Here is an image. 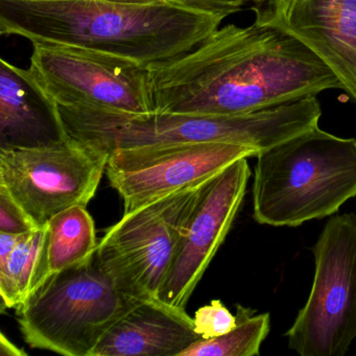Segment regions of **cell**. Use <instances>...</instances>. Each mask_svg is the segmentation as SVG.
Listing matches in <instances>:
<instances>
[{"label":"cell","mask_w":356,"mask_h":356,"mask_svg":"<svg viewBox=\"0 0 356 356\" xmlns=\"http://www.w3.org/2000/svg\"><path fill=\"white\" fill-rule=\"evenodd\" d=\"M109 157L106 149L70 136L37 145H3L0 187L36 228H43L60 212L88 205Z\"/></svg>","instance_id":"7"},{"label":"cell","mask_w":356,"mask_h":356,"mask_svg":"<svg viewBox=\"0 0 356 356\" xmlns=\"http://www.w3.org/2000/svg\"><path fill=\"white\" fill-rule=\"evenodd\" d=\"M211 179L126 212L107 229L95 260L118 293L133 302L157 299L187 220Z\"/></svg>","instance_id":"6"},{"label":"cell","mask_w":356,"mask_h":356,"mask_svg":"<svg viewBox=\"0 0 356 356\" xmlns=\"http://www.w3.org/2000/svg\"><path fill=\"white\" fill-rule=\"evenodd\" d=\"M136 302L118 293L92 259L47 279L17 308L22 337L34 349L91 356Z\"/></svg>","instance_id":"5"},{"label":"cell","mask_w":356,"mask_h":356,"mask_svg":"<svg viewBox=\"0 0 356 356\" xmlns=\"http://www.w3.org/2000/svg\"><path fill=\"white\" fill-rule=\"evenodd\" d=\"M195 331L201 339H208L226 334L236 326V316L220 300L199 308L193 318Z\"/></svg>","instance_id":"18"},{"label":"cell","mask_w":356,"mask_h":356,"mask_svg":"<svg viewBox=\"0 0 356 356\" xmlns=\"http://www.w3.org/2000/svg\"><path fill=\"white\" fill-rule=\"evenodd\" d=\"M35 229L38 228L33 225L22 207L0 187V232L24 234Z\"/></svg>","instance_id":"19"},{"label":"cell","mask_w":356,"mask_h":356,"mask_svg":"<svg viewBox=\"0 0 356 356\" xmlns=\"http://www.w3.org/2000/svg\"><path fill=\"white\" fill-rule=\"evenodd\" d=\"M254 24L301 42L356 103V0H253Z\"/></svg>","instance_id":"12"},{"label":"cell","mask_w":356,"mask_h":356,"mask_svg":"<svg viewBox=\"0 0 356 356\" xmlns=\"http://www.w3.org/2000/svg\"><path fill=\"white\" fill-rule=\"evenodd\" d=\"M253 218L299 227L332 216L356 197V139L312 129L256 156Z\"/></svg>","instance_id":"4"},{"label":"cell","mask_w":356,"mask_h":356,"mask_svg":"<svg viewBox=\"0 0 356 356\" xmlns=\"http://www.w3.org/2000/svg\"><path fill=\"white\" fill-rule=\"evenodd\" d=\"M251 177L248 158L233 162L206 184L179 241L160 291L165 303L185 308L191 293L228 235Z\"/></svg>","instance_id":"11"},{"label":"cell","mask_w":356,"mask_h":356,"mask_svg":"<svg viewBox=\"0 0 356 356\" xmlns=\"http://www.w3.org/2000/svg\"><path fill=\"white\" fill-rule=\"evenodd\" d=\"M61 136L55 104L29 70L0 60V147L37 145Z\"/></svg>","instance_id":"14"},{"label":"cell","mask_w":356,"mask_h":356,"mask_svg":"<svg viewBox=\"0 0 356 356\" xmlns=\"http://www.w3.org/2000/svg\"><path fill=\"white\" fill-rule=\"evenodd\" d=\"M49 277L92 259L99 243L93 218L84 206H74L47 225Z\"/></svg>","instance_id":"16"},{"label":"cell","mask_w":356,"mask_h":356,"mask_svg":"<svg viewBox=\"0 0 356 356\" xmlns=\"http://www.w3.org/2000/svg\"><path fill=\"white\" fill-rule=\"evenodd\" d=\"M22 234L0 232V264H3L22 238Z\"/></svg>","instance_id":"20"},{"label":"cell","mask_w":356,"mask_h":356,"mask_svg":"<svg viewBox=\"0 0 356 356\" xmlns=\"http://www.w3.org/2000/svg\"><path fill=\"white\" fill-rule=\"evenodd\" d=\"M226 16L176 0H0V34L72 45L149 68L188 53Z\"/></svg>","instance_id":"2"},{"label":"cell","mask_w":356,"mask_h":356,"mask_svg":"<svg viewBox=\"0 0 356 356\" xmlns=\"http://www.w3.org/2000/svg\"><path fill=\"white\" fill-rule=\"evenodd\" d=\"M47 226L22 234L14 251L0 264L1 312L22 306L49 278Z\"/></svg>","instance_id":"15"},{"label":"cell","mask_w":356,"mask_h":356,"mask_svg":"<svg viewBox=\"0 0 356 356\" xmlns=\"http://www.w3.org/2000/svg\"><path fill=\"white\" fill-rule=\"evenodd\" d=\"M31 76L55 105L129 114L155 112L149 68L72 45L35 43Z\"/></svg>","instance_id":"9"},{"label":"cell","mask_w":356,"mask_h":356,"mask_svg":"<svg viewBox=\"0 0 356 356\" xmlns=\"http://www.w3.org/2000/svg\"><path fill=\"white\" fill-rule=\"evenodd\" d=\"M156 111L239 115L341 89L301 42L276 29L227 24L188 53L149 67Z\"/></svg>","instance_id":"1"},{"label":"cell","mask_w":356,"mask_h":356,"mask_svg":"<svg viewBox=\"0 0 356 356\" xmlns=\"http://www.w3.org/2000/svg\"><path fill=\"white\" fill-rule=\"evenodd\" d=\"M199 339L185 308L157 298L136 302L107 331L91 356H180Z\"/></svg>","instance_id":"13"},{"label":"cell","mask_w":356,"mask_h":356,"mask_svg":"<svg viewBox=\"0 0 356 356\" xmlns=\"http://www.w3.org/2000/svg\"><path fill=\"white\" fill-rule=\"evenodd\" d=\"M0 355L1 356H26L24 350L14 345L3 333L0 335Z\"/></svg>","instance_id":"21"},{"label":"cell","mask_w":356,"mask_h":356,"mask_svg":"<svg viewBox=\"0 0 356 356\" xmlns=\"http://www.w3.org/2000/svg\"><path fill=\"white\" fill-rule=\"evenodd\" d=\"M312 253V289L287 343L302 356H343L356 339V214L331 216Z\"/></svg>","instance_id":"8"},{"label":"cell","mask_w":356,"mask_h":356,"mask_svg":"<svg viewBox=\"0 0 356 356\" xmlns=\"http://www.w3.org/2000/svg\"><path fill=\"white\" fill-rule=\"evenodd\" d=\"M236 326L226 334L199 339L181 352L180 356H255L270 331L268 314L237 305Z\"/></svg>","instance_id":"17"},{"label":"cell","mask_w":356,"mask_h":356,"mask_svg":"<svg viewBox=\"0 0 356 356\" xmlns=\"http://www.w3.org/2000/svg\"><path fill=\"white\" fill-rule=\"evenodd\" d=\"M34 1H58V0H34ZM115 1H128V3H134L132 0H115Z\"/></svg>","instance_id":"22"},{"label":"cell","mask_w":356,"mask_h":356,"mask_svg":"<svg viewBox=\"0 0 356 356\" xmlns=\"http://www.w3.org/2000/svg\"><path fill=\"white\" fill-rule=\"evenodd\" d=\"M55 106L63 136L90 143L109 154L118 149L208 143L243 145L259 154L316 128L322 116L314 97L252 113L224 116L159 111L129 114Z\"/></svg>","instance_id":"3"},{"label":"cell","mask_w":356,"mask_h":356,"mask_svg":"<svg viewBox=\"0 0 356 356\" xmlns=\"http://www.w3.org/2000/svg\"><path fill=\"white\" fill-rule=\"evenodd\" d=\"M257 152L225 143L164 149H118L110 153L108 180L124 202V213L158 197L213 178L237 160Z\"/></svg>","instance_id":"10"}]
</instances>
